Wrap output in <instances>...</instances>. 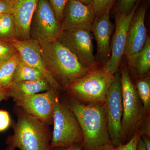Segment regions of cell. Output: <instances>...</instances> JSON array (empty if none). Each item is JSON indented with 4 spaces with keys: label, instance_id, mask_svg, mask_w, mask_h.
Listing matches in <instances>:
<instances>
[{
    "label": "cell",
    "instance_id": "obj_1",
    "mask_svg": "<svg viewBox=\"0 0 150 150\" xmlns=\"http://www.w3.org/2000/svg\"><path fill=\"white\" fill-rule=\"evenodd\" d=\"M46 69L61 89L70 86L90 71L59 38L38 41Z\"/></svg>",
    "mask_w": 150,
    "mask_h": 150
},
{
    "label": "cell",
    "instance_id": "obj_2",
    "mask_svg": "<svg viewBox=\"0 0 150 150\" xmlns=\"http://www.w3.org/2000/svg\"><path fill=\"white\" fill-rule=\"evenodd\" d=\"M66 105L74 112L81 129L83 138L82 150H96L111 144L107 128L106 102L86 105L71 98Z\"/></svg>",
    "mask_w": 150,
    "mask_h": 150
},
{
    "label": "cell",
    "instance_id": "obj_3",
    "mask_svg": "<svg viewBox=\"0 0 150 150\" xmlns=\"http://www.w3.org/2000/svg\"><path fill=\"white\" fill-rule=\"evenodd\" d=\"M14 110L17 119L13 125V134L8 136L6 142L20 150H48L52 133L49 126L16 105Z\"/></svg>",
    "mask_w": 150,
    "mask_h": 150
},
{
    "label": "cell",
    "instance_id": "obj_4",
    "mask_svg": "<svg viewBox=\"0 0 150 150\" xmlns=\"http://www.w3.org/2000/svg\"><path fill=\"white\" fill-rule=\"evenodd\" d=\"M113 78L114 74L103 67L88 72L65 91L71 98L81 104H103Z\"/></svg>",
    "mask_w": 150,
    "mask_h": 150
},
{
    "label": "cell",
    "instance_id": "obj_5",
    "mask_svg": "<svg viewBox=\"0 0 150 150\" xmlns=\"http://www.w3.org/2000/svg\"><path fill=\"white\" fill-rule=\"evenodd\" d=\"M120 72L123 107L121 139L123 144L131 139L142 120L148 115L144 111L143 104L136 86L131 81L126 63H123Z\"/></svg>",
    "mask_w": 150,
    "mask_h": 150
},
{
    "label": "cell",
    "instance_id": "obj_6",
    "mask_svg": "<svg viewBox=\"0 0 150 150\" xmlns=\"http://www.w3.org/2000/svg\"><path fill=\"white\" fill-rule=\"evenodd\" d=\"M54 128L50 146H71L76 145L83 146V135L74 112L66 105L56 98L53 113Z\"/></svg>",
    "mask_w": 150,
    "mask_h": 150
},
{
    "label": "cell",
    "instance_id": "obj_7",
    "mask_svg": "<svg viewBox=\"0 0 150 150\" xmlns=\"http://www.w3.org/2000/svg\"><path fill=\"white\" fill-rule=\"evenodd\" d=\"M59 38L86 69L89 71L99 69L98 62L93 54L91 31L83 29L63 30Z\"/></svg>",
    "mask_w": 150,
    "mask_h": 150
},
{
    "label": "cell",
    "instance_id": "obj_8",
    "mask_svg": "<svg viewBox=\"0 0 150 150\" xmlns=\"http://www.w3.org/2000/svg\"><path fill=\"white\" fill-rule=\"evenodd\" d=\"M62 32L50 3L47 0H39L30 24V39L40 41L59 38Z\"/></svg>",
    "mask_w": 150,
    "mask_h": 150
},
{
    "label": "cell",
    "instance_id": "obj_9",
    "mask_svg": "<svg viewBox=\"0 0 150 150\" xmlns=\"http://www.w3.org/2000/svg\"><path fill=\"white\" fill-rule=\"evenodd\" d=\"M107 128L110 142L113 146L122 144L121 139V122L123 107L122 89L120 71L114 74L106 100Z\"/></svg>",
    "mask_w": 150,
    "mask_h": 150
},
{
    "label": "cell",
    "instance_id": "obj_10",
    "mask_svg": "<svg viewBox=\"0 0 150 150\" xmlns=\"http://www.w3.org/2000/svg\"><path fill=\"white\" fill-rule=\"evenodd\" d=\"M58 91L51 87L39 93L16 101L15 105L25 112L50 126L53 123V113Z\"/></svg>",
    "mask_w": 150,
    "mask_h": 150
},
{
    "label": "cell",
    "instance_id": "obj_11",
    "mask_svg": "<svg viewBox=\"0 0 150 150\" xmlns=\"http://www.w3.org/2000/svg\"><path fill=\"white\" fill-rule=\"evenodd\" d=\"M137 3L131 11L127 14L118 13L115 17V27L112 43L110 45V56L103 67L114 74L118 71L124 55L127 31L130 21L138 8Z\"/></svg>",
    "mask_w": 150,
    "mask_h": 150
},
{
    "label": "cell",
    "instance_id": "obj_12",
    "mask_svg": "<svg viewBox=\"0 0 150 150\" xmlns=\"http://www.w3.org/2000/svg\"><path fill=\"white\" fill-rule=\"evenodd\" d=\"M146 10V5L137 8L128 28L124 55L131 69L135 56L143 48L147 38L145 25Z\"/></svg>",
    "mask_w": 150,
    "mask_h": 150
},
{
    "label": "cell",
    "instance_id": "obj_13",
    "mask_svg": "<svg viewBox=\"0 0 150 150\" xmlns=\"http://www.w3.org/2000/svg\"><path fill=\"white\" fill-rule=\"evenodd\" d=\"M95 17L92 5L78 0H68L61 23L62 31L83 29L91 31Z\"/></svg>",
    "mask_w": 150,
    "mask_h": 150
},
{
    "label": "cell",
    "instance_id": "obj_14",
    "mask_svg": "<svg viewBox=\"0 0 150 150\" xmlns=\"http://www.w3.org/2000/svg\"><path fill=\"white\" fill-rule=\"evenodd\" d=\"M10 42L16 48L22 62L39 71L51 87L58 91L61 90L60 86L46 69L41 57L38 41L31 39H14Z\"/></svg>",
    "mask_w": 150,
    "mask_h": 150
},
{
    "label": "cell",
    "instance_id": "obj_15",
    "mask_svg": "<svg viewBox=\"0 0 150 150\" xmlns=\"http://www.w3.org/2000/svg\"><path fill=\"white\" fill-rule=\"evenodd\" d=\"M111 8H108L96 16L91 29L96 41L97 61L101 62L103 66L110 56V41L112 25L110 21L109 13Z\"/></svg>",
    "mask_w": 150,
    "mask_h": 150
},
{
    "label": "cell",
    "instance_id": "obj_16",
    "mask_svg": "<svg viewBox=\"0 0 150 150\" xmlns=\"http://www.w3.org/2000/svg\"><path fill=\"white\" fill-rule=\"evenodd\" d=\"M39 0H10L11 12L14 19L17 39H30V28L33 14Z\"/></svg>",
    "mask_w": 150,
    "mask_h": 150
},
{
    "label": "cell",
    "instance_id": "obj_17",
    "mask_svg": "<svg viewBox=\"0 0 150 150\" xmlns=\"http://www.w3.org/2000/svg\"><path fill=\"white\" fill-rule=\"evenodd\" d=\"M51 86L46 79L13 83L9 88L10 97L15 102L27 97L48 91Z\"/></svg>",
    "mask_w": 150,
    "mask_h": 150
},
{
    "label": "cell",
    "instance_id": "obj_18",
    "mask_svg": "<svg viewBox=\"0 0 150 150\" xmlns=\"http://www.w3.org/2000/svg\"><path fill=\"white\" fill-rule=\"evenodd\" d=\"M131 69L137 72V74L144 77L147 74L150 69V39L147 37L142 50L135 56Z\"/></svg>",
    "mask_w": 150,
    "mask_h": 150
},
{
    "label": "cell",
    "instance_id": "obj_19",
    "mask_svg": "<svg viewBox=\"0 0 150 150\" xmlns=\"http://www.w3.org/2000/svg\"><path fill=\"white\" fill-rule=\"evenodd\" d=\"M20 60L19 54L0 64V89H9L13 83L14 72Z\"/></svg>",
    "mask_w": 150,
    "mask_h": 150
},
{
    "label": "cell",
    "instance_id": "obj_20",
    "mask_svg": "<svg viewBox=\"0 0 150 150\" xmlns=\"http://www.w3.org/2000/svg\"><path fill=\"white\" fill-rule=\"evenodd\" d=\"M43 79L45 78L39 71L20 60L14 72L13 83L37 81Z\"/></svg>",
    "mask_w": 150,
    "mask_h": 150
},
{
    "label": "cell",
    "instance_id": "obj_21",
    "mask_svg": "<svg viewBox=\"0 0 150 150\" xmlns=\"http://www.w3.org/2000/svg\"><path fill=\"white\" fill-rule=\"evenodd\" d=\"M17 39L15 23L12 14H0V40L10 42Z\"/></svg>",
    "mask_w": 150,
    "mask_h": 150
},
{
    "label": "cell",
    "instance_id": "obj_22",
    "mask_svg": "<svg viewBox=\"0 0 150 150\" xmlns=\"http://www.w3.org/2000/svg\"><path fill=\"white\" fill-rule=\"evenodd\" d=\"M145 114L149 115L150 109V81L149 77L145 76L137 81L135 86Z\"/></svg>",
    "mask_w": 150,
    "mask_h": 150
},
{
    "label": "cell",
    "instance_id": "obj_23",
    "mask_svg": "<svg viewBox=\"0 0 150 150\" xmlns=\"http://www.w3.org/2000/svg\"><path fill=\"white\" fill-rule=\"evenodd\" d=\"M142 135L137 129L131 139L126 144H121L118 146H113L111 144L101 146L96 150H137V144Z\"/></svg>",
    "mask_w": 150,
    "mask_h": 150
},
{
    "label": "cell",
    "instance_id": "obj_24",
    "mask_svg": "<svg viewBox=\"0 0 150 150\" xmlns=\"http://www.w3.org/2000/svg\"><path fill=\"white\" fill-rule=\"evenodd\" d=\"M18 53L10 42L0 40V64L9 60Z\"/></svg>",
    "mask_w": 150,
    "mask_h": 150
},
{
    "label": "cell",
    "instance_id": "obj_25",
    "mask_svg": "<svg viewBox=\"0 0 150 150\" xmlns=\"http://www.w3.org/2000/svg\"><path fill=\"white\" fill-rule=\"evenodd\" d=\"M54 9L56 18L61 24L68 0H47Z\"/></svg>",
    "mask_w": 150,
    "mask_h": 150
},
{
    "label": "cell",
    "instance_id": "obj_26",
    "mask_svg": "<svg viewBox=\"0 0 150 150\" xmlns=\"http://www.w3.org/2000/svg\"><path fill=\"white\" fill-rule=\"evenodd\" d=\"M115 0H92V5L96 16L108 7H112Z\"/></svg>",
    "mask_w": 150,
    "mask_h": 150
},
{
    "label": "cell",
    "instance_id": "obj_27",
    "mask_svg": "<svg viewBox=\"0 0 150 150\" xmlns=\"http://www.w3.org/2000/svg\"><path fill=\"white\" fill-rule=\"evenodd\" d=\"M139 0H118L117 4L118 13L127 14Z\"/></svg>",
    "mask_w": 150,
    "mask_h": 150
},
{
    "label": "cell",
    "instance_id": "obj_28",
    "mask_svg": "<svg viewBox=\"0 0 150 150\" xmlns=\"http://www.w3.org/2000/svg\"><path fill=\"white\" fill-rule=\"evenodd\" d=\"M11 119L8 112L0 110V132L5 131L11 125Z\"/></svg>",
    "mask_w": 150,
    "mask_h": 150
},
{
    "label": "cell",
    "instance_id": "obj_29",
    "mask_svg": "<svg viewBox=\"0 0 150 150\" xmlns=\"http://www.w3.org/2000/svg\"><path fill=\"white\" fill-rule=\"evenodd\" d=\"M150 115H148L144 118L140 123L138 129L142 133V135L150 137Z\"/></svg>",
    "mask_w": 150,
    "mask_h": 150
},
{
    "label": "cell",
    "instance_id": "obj_30",
    "mask_svg": "<svg viewBox=\"0 0 150 150\" xmlns=\"http://www.w3.org/2000/svg\"><path fill=\"white\" fill-rule=\"evenodd\" d=\"M11 4L9 1L0 0V14L4 13H11Z\"/></svg>",
    "mask_w": 150,
    "mask_h": 150
},
{
    "label": "cell",
    "instance_id": "obj_31",
    "mask_svg": "<svg viewBox=\"0 0 150 150\" xmlns=\"http://www.w3.org/2000/svg\"><path fill=\"white\" fill-rule=\"evenodd\" d=\"M82 146L81 145H74L67 147H52L50 146L48 150H82Z\"/></svg>",
    "mask_w": 150,
    "mask_h": 150
},
{
    "label": "cell",
    "instance_id": "obj_32",
    "mask_svg": "<svg viewBox=\"0 0 150 150\" xmlns=\"http://www.w3.org/2000/svg\"><path fill=\"white\" fill-rule=\"evenodd\" d=\"M9 98V89H0V103Z\"/></svg>",
    "mask_w": 150,
    "mask_h": 150
},
{
    "label": "cell",
    "instance_id": "obj_33",
    "mask_svg": "<svg viewBox=\"0 0 150 150\" xmlns=\"http://www.w3.org/2000/svg\"><path fill=\"white\" fill-rule=\"evenodd\" d=\"M141 138L143 141L145 148L146 150H150V137L145 135H142Z\"/></svg>",
    "mask_w": 150,
    "mask_h": 150
},
{
    "label": "cell",
    "instance_id": "obj_34",
    "mask_svg": "<svg viewBox=\"0 0 150 150\" xmlns=\"http://www.w3.org/2000/svg\"><path fill=\"white\" fill-rule=\"evenodd\" d=\"M137 150H146L141 137L137 144Z\"/></svg>",
    "mask_w": 150,
    "mask_h": 150
},
{
    "label": "cell",
    "instance_id": "obj_35",
    "mask_svg": "<svg viewBox=\"0 0 150 150\" xmlns=\"http://www.w3.org/2000/svg\"><path fill=\"white\" fill-rule=\"evenodd\" d=\"M7 144V146L5 150H15V146L10 142H6Z\"/></svg>",
    "mask_w": 150,
    "mask_h": 150
},
{
    "label": "cell",
    "instance_id": "obj_36",
    "mask_svg": "<svg viewBox=\"0 0 150 150\" xmlns=\"http://www.w3.org/2000/svg\"><path fill=\"white\" fill-rule=\"evenodd\" d=\"M87 5H92V0H78Z\"/></svg>",
    "mask_w": 150,
    "mask_h": 150
},
{
    "label": "cell",
    "instance_id": "obj_37",
    "mask_svg": "<svg viewBox=\"0 0 150 150\" xmlns=\"http://www.w3.org/2000/svg\"><path fill=\"white\" fill-rule=\"evenodd\" d=\"M2 1H9L10 0H2Z\"/></svg>",
    "mask_w": 150,
    "mask_h": 150
}]
</instances>
